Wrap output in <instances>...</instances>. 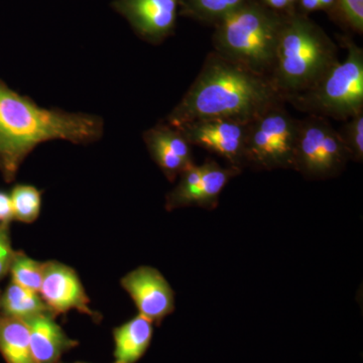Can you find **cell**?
<instances>
[{"label":"cell","instance_id":"29","mask_svg":"<svg viewBox=\"0 0 363 363\" xmlns=\"http://www.w3.org/2000/svg\"><path fill=\"white\" fill-rule=\"evenodd\" d=\"M0 295H1V294H0Z\"/></svg>","mask_w":363,"mask_h":363},{"label":"cell","instance_id":"28","mask_svg":"<svg viewBox=\"0 0 363 363\" xmlns=\"http://www.w3.org/2000/svg\"><path fill=\"white\" fill-rule=\"evenodd\" d=\"M74 363H86V362H74Z\"/></svg>","mask_w":363,"mask_h":363},{"label":"cell","instance_id":"21","mask_svg":"<svg viewBox=\"0 0 363 363\" xmlns=\"http://www.w3.org/2000/svg\"><path fill=\"white\" fill-rule=\"evenodd\" d=\"M339 136L345 145L350 161H363V112L343 121L337 130Z\"/></svg>","mask_w":363,"mask_h":363},{"label":"cell","instance_id":"2","mask_svg":"<svg viewBox=\"0 0 363 363\" xmlns=\"http://www.w3.org/2000/svg\"><path fill=\"white\" fill-rule=\"evenodd\" d=\"M104 131L101 117L43 108L0 79V173L9 183L40 143L60 140L90 145Z\"/></svg>","mask_w":363,"mask_h":363},{"label":"cell","instance_id":"24","mask_svg":"<svg viewBox=\"0 0 363 363\" xmlns=\"http://www.w3.org/2000/svg\"><path fill=\"white\" fill-rule=\"evenodd\" d=\"M13 220V212L11 195L4 191H0V224L9 225Z\"/></svg>","mask_w":363,"mask_h":363},{"label":"cell","instance_id":"26","mask_svg":"<svg viewBox=\"0 0 363 363\" xmlns=\"http://www.w3.org/2000/svg\"><path fill=\"white\" fill-rule=\"evenodd\" d=\"M322 11H326L336 21H339L338 0H320Z\"/></svg>","mask_w":363,"mask_h":363},{"label":"cell","instance_id":"17","mask_svg":"<svg viewBox=\"0 0 363 363\" xmlns=\"http://www.w3.org/2000/svg\"><path fill=\"white\" fill-rule=\"evenodd\" d=\"M49 312L40 294L11 281L0 295V314L23 320L40 313Z\"/></svg>","mask_w":363,"mask_h":363},{"label":"cell","instance_id":"18","mask_svg":"<svg viewBox=\"0 0 363 363\" xmlns=\"http://www.w3.org/2000/svg\"><path fill=\"white\" fill-rule=\"evenodd\" d=\"M247 0H180L179 14L214 26Z\"/></svg>","mask_w":363,"mask_h":363},{"label":"cell","instance_id":"1","mask_svg":"<svg viewBox=\"0 0 363 363\" xmlns=\"http://www.w3.org/2000/svg\"><path fill=\"white\" fill-rule=\"evenodd\" d=\"M284 102L271 79L257 75L216 52L207 55L194 82L166 118L174 128L200 119L250 123Z\"/></svg>","mask_w":363,"mask_h":363},{"label":"cell","instance_id":"22","mask_svg":"<svg viewBox=\"0 0 363 363\" xmlns=\"http://www.w3.org/2000/svg\"><path fill=\"white\" fill-rule=\"evenodd\" d=\"M339 23L352 32L363 33V0H338Z\"/></svg>","mask_w":363,"mask_h":363},{"label":"cell","instance_id":"7","mask_svg":"<svg viewBox=\"0 0 363 363\" xmlns=\"http://www.w3.org/2000/svg\"><path fill=\"white\" fill-rule=\"evenodd\" d=\"M350 154L328 119L308 116L298 119L293 169L309 179H328L343 171Z\"/></svg>","mask_w":363,"mask_h":363},{"label":"cell","instance_id":"15","mask_svg":"<svg viewBox=\"0 0 363 363\" xmlns=\"http://www.w3.org/2000/svg\"><path fill=\"white\" fill-rule=\"evenodd\" d=\"M147 318L138 314L113 329V363H135L149 350L154 327Z\"/></svg>","mask_w":363,"mask_h":363},{"label":"cell","instance_id":"13","mask_svg":"<svg viewBox=\"0 0 363 363\" xmlns=\"http://www.w3.org/2000/svg\"><path fill=\"white\" fill-rule=\"evenodd\" d=\"M143 140L150 156L169 181L176 180L194 166L192 145L179 128L160 123L143 133Z\"/></svg>","mask_w":363,"mask_h":363},{"label":"cell","instance_id":"10","mask_svg":"<svg viewBox=\"0 0 363 363\" xmlns=\"http://www.w3.org/2000/svg\"><path fill=\"white\" fill-rule=\"evenodd\" d=\"M111 6L150 44H162L175 33L180 0H114Z\"/></svg>","mask_w":363,"mask_h":363},{"label":"cell","instance_id":"11","mask_svg":"<svg viewBox=\"0 0 363 363\" xmlns=\"http://www.w3.org/2000/svg\"><path fill=\"white\" fill-rule=\"evenodd\" d=\"M39 294L48 310L55 317L76 310L95 321L99 320L100 315L90 308V298L77 272L62 262L55 260L45 262Z\"/></svg>","mask_w":363,"mask_h":363},{"label":"cell","instance_id":"8","mask_svg":"<svg viewBox=\"0 0 363 363\" xmlns=\"http://www.w3.org/2000/svg\"><path fill=\"white\" fill-rule=\"evenodd\" d=\"M240 171L233 166L223 168L211 159L199 166L194 164L182 174L180 183L167 197V209L188 206L213 209L227 184Z\"/></svg>","mask_w":363,"mask_h":363},{"label":"cell","instance_id":"9","mask_svg":"<svg viewBox=\"0 0 363 363\" xmlns=\"http://www.w3.org/2000/svg\"><path fill=\"white\" fill-rule=\"evenodd\" d=\"M247 123L228 119H200L179 126L191 145L223 157L235 168L245 166Z\"/></svg>","mask_w":363,"mask_h":363},{"label":"cell","instance_id":"27","mask_svg":"<svg viewBox=\"0 0 363 363\" xmlns=\"http://www.w3.org/2000/svg\"><path fill=\"white\" fill-rule=\"evenodd\" d=\"M288 1L290 2L292 6H297L298 0H288Z\"/></svg>","mask_w":363,"mask_h":363},{"label":"cell","instance_id":"6","mask_svg":"<svg viewBox=\"0 0 363 363\" xmlns=\"http://www.w3.org/2000/svg\"><path fill=\"white\" fill-rule=\"evenodd\" d=\"M279 102L247 123L245 166L260 169H293L298 119Z\"/></svg>","mask_w":363,"mask_h":363},{"label":"cell","instance_id":"12","mask_svg":"<svg viewBox=\"0 0 363 363\" xmlns=\"http://www.w3.org/2000/svg\"><path fill=\"white\" fill-rule=\"evenodd\" d=\"M121 284L133 298L138 314L152 323H161L175 310L173 289L155 267H138L124 276Z\"/></svg>","mask_w":363,"mask_h":363},{"label":"cell","instance_id":"16","mask_svg":"<svg viewBox=\"0 0 363 363\" xmlns=\"http://www.w3.org/2000/svg\"><path fill=\"white\" fill-rule=\"evenodd\" d=\"M0 353L6 363H37L23 320L0 314Z\"/></svg>","mask_w":363,"mask_h":363},{"label":"cell","instance_id":"14","mask_svg":"<svg viewBox=\"0 0 363 363\" xmlns=\"http://www.w3.org/2000/svg\"><path fill=\"white\" fill-rule=\"evenodd\" d=\"M55 318L45 312L23 320L37 363H58L64 353L78 346V341L69 337Z\"/></svg>","mask_w":363,"mask_h":363},{"label":"cell","instance_id":"19","mask_svg":"<svg viewBox=\"0 0 363 363\" xmlns=\"http://www.w3.org/2000/svg\"><path fill=\"white\" fill-rule=\"evenodd\" d=\"M13 220L33 223L39 218L42 209V191L35 186L20 184L11 192Z\"/></svg>","mask_w":363,"mask_h":363},{"label":"cell","instance_id":"3","mask_svg":"<svg viewBox=\"0 0 363 363\" xmlns=\"http://www.w3.org/2000/svg\"><path fill=\"white\" fill-rule=\"evenodd\" d=\"M339 62L334 40L308 14L285 13L271 76L284 102L313 87Z\"/></svg>","mask_w":363,"mask_h":363},{"label":"cell","instance_id":"5","mask_svg":"<svg viewBox=\"0 0 363 363\" xmlns=\"http://www.w3.org/2000/svg\"><path fill=\"white\" fill-rule=\"evenodd\" d=\"M347 54L305 92L285 104L307 116L345 121L363 112V50L350 37H339Z\"/></svg>","mask_w":363,"mask_h":363},{"label":"cell","instance_id":"23","mask_svg":"<svg viewBox=\"0 0 363 363\" xmlns=\"http://www.w3.org/2000/svg\"><path fill=\"white\" fill-rule=\"evenodd\" d=\"M16 250L11 247L9 225L0 224V279L9 272Z\"/></svg>","mask_w":363,"mask_h":363},{"label":"cell","instance_id":"25","mask_svg":"<svg viewBox=\"0 0 363 363\" xmlns=\"http://www.w3.org/2000/svg\"><path fill=\"white\" fill-rule=\"evenodd\" d=\"M297 9L301 13L309 14L313 11H322L320 0H298Z\"/></svg>","mask_w":363,"mask_h":363},{"label":"cell","instance_id":"20","mask_svg":"<svg viewBox=\"0 0 363 363\" xmlns=\"http://www.w3.org/2000/svg\"><path fill=\"white\" fill-rule=\"evenodd\" d=\"M44 267L45 262L30 259L23 252H16L9 267L11 281L39 294L44 277Z\"/></svg>","mask_w":363,"mask_h":363},{"label":"cell","instance_id":"4","mask_svg":"<svg viewBox=\"0 0 363 363\" xmlns=\"http://www.w3.org/2000/svg\"><path fill=\"white\" fill-rule=\"evenodd\" d=\"M285 13L260 0H247L214 26V52L264 77L271 78Z\"/></svg>","mask_w":363,"mask_h":363}]
</instances>
